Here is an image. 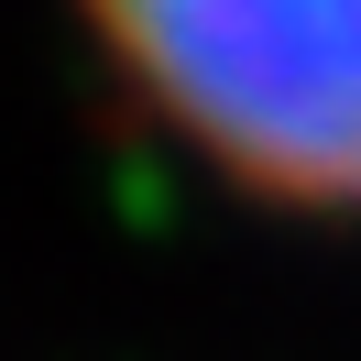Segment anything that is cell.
I'll use <instances>...</instances> for the list:
<instances>
[{
  "instance_id": "cell-1",
  "label": "cell",
  "mask_w": 361,
  "mask_h": 361,
  "mask_svg": "<svg viewBox=\"0 0 361 361\" xmlns=\"http://www.w3.org/2000/svg\"><path fill=\"white\" fill-rule=\"evenodd\" d=\"M77 23L208 186L361 219V0H77Z\"/></svg>"
}]
</instances>
